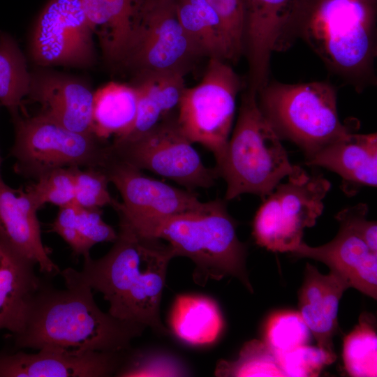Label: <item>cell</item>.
<instances>
[{
  "mask_svg": "<svg viewBox=\"0 0 377 377\" xmlns=\"http://www.w3.org/2000/svg\"><path fill=\"white\" fill-rule=\"evenodd\" d=\"M98 259L84 258L81 270L64 271L101 293L112 316L150 327L158 334L170 333L161 318V302L172 248L161 239L140 235L119 221L117 238Z\"/></svg>",
  "mask_w": 377,
  "mask_h": 377,
  "instance_id": "cell-1",
  "label": "cell"
},
{
  "mask_svg": "<svg viewBox=\"0 0 377 377\" xmlns=\"http://www.w3.org/2000/svg\"><path fill=\"white\" fill-rule=\"evenodd\" d=\"M60 274L64 289L43 281L21 331L13 336L15 350L54 349L74 353L130 350L133 339L146 327L103 312L90 287L63 270Z\"/></svg>",
  "mask_w": 377,
  "mask_h": 377,
  "instance_id": "cell-2",
  "label": "cell"
},
{
  "mask_svg": "<svg viewBox=\"0 0 377 377\" xmlns=\"http://www.w3.org/2000/svg\"><path fill=\"white\" fill-rule=\"evenodd\" d=\"M226 202L216 199L202 209L168 216L119 218L140 235L166 241L175 257L191 259L198 285L231 276L253 292L246 268V246L238 239L237 223Z\"/></svg>",
  "mask_w": 377,
  "mask_h": 377,
  "instance_id": "cell-3",
  "label": "cell"
},
{
  "mask_svg": "<svg viewBox=\"0 0 377 377\" xmlns=\"http://www.w3.org/2000/svg\"><path fill=\"white\" fill-rule=\"evenodd\" d=\"M295 26L329 71L357 91L374 84L376 0H300Z\"/></svg>",
  "mask_w": 377,
  "mask_h": 377,
  "instance_id": "cell-4",
  "label": "cell"
},
{
  "mask_svg": "<svg viewBox=\"0 0 377 377\" xmlns=\"http://www.w3.org/2000/svg\"><path fill=\"white\" fill-rule=\"evenodd\" d=\"M215 169L226 183V201L246 193L264 200L284 178L302 169L290 163L258 107L256 91L248 88L242 94L235 128Z\"/></svg>",
  "mask_w": 377,
  "mask_h": 377,
  "instance_id": "cell-5",
  "label": "cell"
},
{
  "mask_svg": "<svg viewBox=\"0 0 377 377\" xmlns=\"http://www.w3.org/2000/svg\"><path fill=\"white\" fill-rule=\"evenodd\" d=\"M257 101L281 140L297 145L306 159L351 132L339 119L337 90L328 82H268L257 91Z\"/></svg>",
  "mask_w": 377,
  "mask_h": 377,
  "instance_id": "cell-6",
  "label": "cell"
},
{
  "mask_svg": "<svg viewBox=\"0 0 377 377\" xmlns=\"http://www.w3.org/2000/svg\"><path fill=\"white\" fill-rule=\"evenodd\" d=\"M15 140L10 155L19 175L38 179L58 168H103L110 154V144L94 135L70 131L41 113L15 117Z\"/></svg>",
  "mask_w": 377,
  "mask_h": 377,
  "instance_id": "cell-7",
  "label": "cell"
},
{
  "mask_svg": "<svg viewBox=\"0 0 377 377\" xmlns=\"http://www.w3.org/2000/svg\"><path fill=\"white\" fill-rule=\"evenodd\" d=\"M241 87L230 63L209 59L202 80L186 87L177 108L176 119L182 133L210 151L216 165L223 158L230 136Z\"/></svg>",
  "mask_w": 377,
  "mask_h": 377,
  "instance_id": "cell-8",
  "label": "cell"
},
{
  "mask_svg": "<svg viewBox=\"0 0 377 377\" xmlns=\"http://www.w3.org/2000/svg\"><path fill=\"white\" fill-rule=\"evenodd\" d=\"M279 183L257 210L253 235L260 246L273 252H293L304 230L315 225L324 209L331 183L323 174L302 168Z\"/></svg>",
  "mask_w": 377,
  "mask_h": 377,
  "instance_id": "cell-9",
  "label": "cell"
},
{
  "mask_svg": "<svg viewBox=\"0 0 377 377\" xmlns=\"http://www.w3.org/2000/svg\"><path fill=\"white\" fill-rule=\"evenodd\" d=\"M173 114L146 133L131 139L114 140L113 154L140 170L173 180L193 191L209 188L219 177L207 168L192 142L182 133Z\"/></svg>",
  "mask_w": 377,
  "mask_h": 377,
  "instance_id": "cell-10",
  "label": "cell"
},
{
  "mask_svg": "<svg viewBox=\"0 0 377 377\" xmlns=\"http://www.w3.org/2000/svg\"><path fill=\"white\" fill-rule=\"evenodd\" d=\"M199 57L179 21L175 0H154L121 65L135 75L173 71L186 73Z\"/></svg>",
  "mask_w": 377,
  "mask_h": 377,
  "instance_id": "cell-11",
  "label": "cell"
},
{
  "mask_svg": "<svg viewBox=\"0 0 377 377\" xmlns=\"http://www.w3.org/2000/svg\"><path fill=\"white\" fill-rule=\"evenodd\" d=\"M94 36L81 0H50L32 34L31 58L42 66H90L96 59Z\"/></svg>",
  "mask_w": 377,
  "mask_h": 377,
  "instance_id": "cell-12",
  "label": "cell"
},
{
  "mask_svg": "<svg viewBox=\"0 0 377 377\" xmlns=\"http://www.w3.org/2000/svg\"><path fill=\"white\" fill-rule=\"evenodd\" d=\"M300 0H243L242 54L249 66V88L258 91L269 82L274 52H283L297 38Z\"/></svg>",
  "mask_w": 377,
  "mask_h": 377,
  "instance_id": "cell-13",
  "label": "cell"
},
{
  "mask_svg": "<svg viewBox=\"0 0 377 377\" xmlns=\"http://www.w3.org/2000/svg\"><path fill=\"white\" fill-rule=\"evenodd\" d=\"M362 206V203H359L337 213L335 219L339 230L328 243L312 247L302 242L291 253L297 258H309L325 264L349 288L376 300L377 253L369 248L358 228Z\"/></svg>",
  "mask_w": 377,
  "mask_h": 377,
  "instance_id": "cell-14",
  "label": "cell"
},
{
  "mask_svg": "<svg viewBox=\"0 0 377 377\" xmlns=\"http://www.w3.org/2000/svg\"><path fill=\"white\" fill-rule=\"evenodd\" d=\"M102 169L121 196L122 202L117 200L112 207L119 216L163 217L195 211L206 205L193 191L145 175L141 170L117 158L112 150Z\"/></svg>",
  "mask_w": 377,
  "mask_h": 377,
  "instance_id": "cell-15",
  "label": "cell"
},
{
  "mask_svg": "<svg viewBox=\"0 0 377 377\" xmlns=\"http://www.w3.org/2000/svg\"><path fill=\"white\" fill-rule=\"evenodd\" d=\"M69 353L40 349L0 352V377H108L115 376L127 352Z\"/></svg>",
  "mask_w": 377,
  "mask_h": 377,
  "instance_id": "cell-16",
  "label": "cell"
},
{
  "mask_svg": "<svg viewBox=\"0 0 377 377\" xmlns=\"http://www.w3.org/2000/svg\"><path fill=\"white\" fill-rule=\"evenodd\" d=\"M94 95L75 77L47 71L31 73L28 97L41 105L40 113L70 131L94 135Z\"/></svg>",
  "mask_w": 377,
  "mask_h": 377,
  "instance_id": "cell-17",
  "label": "cell"
},
{
  "mask_svg": "<svg viewBox=\"0 0 377 377\" xmlns=\"http://www.w3.org/2000/svg\"><path fill=\"white\" fill-rule=\"evenodd\" d=\"M38 209L26 191L10 187L0 177V235L42 274L52 277L61 270L43 243Z\"/></svg>",
  "mask_w": 377,
  "mask_h": 377,
  "instance_id": "cell-18",
  "label": "cell"
},
{
  "mask_svg": "<svg viewBox=\"0 0 377 377\" xmlns=\"http://www.w3.org/2000/svg\"><path fill=\"white\" fill-rule=\"evenodd\" d=\"M306 165L322 167L341 178V188L353 196L363 187L377 186V133L350 132L325 146Z\"/></svg>",
  "mask_w": 377,
  "mask_h": 377,
  "instance_id": "cell-19",
  "label": "cell"
},
{
  "mask_svg": "<svg viewBox=\"0 0 377 377\" xmlns=\"http://www.w3.org/2000/svg\"><path fill=\"white\" fill-rule=\"evenodd\" d=\"M154 0H81L105 59L121 65Z\"/></svg>",
  "mask_w": 377,
  "mask_h": 377,
  "instance_id": "cell-20",
  "label": "cell"
},
{
  "mask_svg": "<svg viewBox=\"0 0 377 377\" xmlns=\"http://www.w3.org/2000/svg\"><path fill=\"white\" fill-rule=\"evenodd\" d=\"M304 274L299 293V313L318 346L337 357L333 337L338 327L339 304L349 287L338 275L332 272L324 275L310 263H306Z\"/></svg>",
  "mask_w": 377,
  "mask_h": 377,
  "instance_id": "cell-21",
  "label": "cell"
},
{
  "mask_svg": "<svg viewBox=\"0 0 377 377\" xmlns=\"http://www.w3.org/2000/svg\"><path fill=\"white\" fill-rule=\"evenodd\" d=\"M36 264L16 251L0 235V330L18 334L43 279Z\"/></svg>",
  "mask_w": 377,
  "mask_h": 377,
  "instance_id": "cell-22",
  "label": "cell"
},
{
  "mask_svg": "<svg viewBox=\"0 0 377 377\" xmlns=\"http://www.w3.org/2000/svg\"><path fill=\"white\" fill-rule=\"evenodd\" d=\"M182 71L149 73L135 76L133 84L138 93L134 125L128 135L117 140L131 139L149 131L166 117L175 114L186 89ZM177 113V112H176Z\"/></svg>",
  "mask_w": 377,
  "mask_h": 377,
  "instance_id": "cell-23",
  "label": "cell"
},
{
  "mask_svg": "<svg viewBox=\"0 0 377 377\" xmlns=\"http://www.w3.org/2000/svg\"><path fill=\"white\" fill-rule=\"evenodd\" d=\"M170 325L184 342L193 346L214 343L223 327V319L217 303L200 295H179L173 302Z\"/></svg>",
  "mask_w": 377,
  "mask_h": 377,
  "instance_id": "cell-24",
  "label": "cell"
},
{
  "mask_svg": "<svg viewBox=\"0 0 377 377\" xmlns=\"http://www.w3.org/2000/svg\"><path fill=\"white\" fill-rule=\"evenodd\" d=\"M138 93L134 84L110 82L94 92L93 133L102 140L125 137L137 115Z\"/></svg>",
  "mask_w": 377,
  "mask_h": 377,
  "instance_id": "cell-25",
  "label": "cell"
},
{
  "mask_svg": "<svg viewBox=\"0 0 377 377\" xmlns=\"http://www.w3.org/2000/svg\"><path fill=\"white\" fill-rule=\"evenodd\" d=\"M179 21L199 55L231 63L221 19L207 0H175Z\"/></svg>",
  "mask_w": 377,
  "mask_h": 377,
  "instance_id": "cell-26",
  "label": "cell"
},
{
  "mask_svg": "<svg viewBox=\"0 0 377 377\" xmlns=\"http://www.w3.org/2000/svg\"><path fill=\"white\" fill-rule=\"evenodd\" d=\"M98 208H84L73 202L59 207L52 224V230L58 234L71 247L75 256L89 255L96 244L114 242L117 232L102 217Z\"/></svg>",
  "mask_w": 377,
  "mask_h": 377,
  "instance_id": "cell-27",
  "label": "cell"
},
{
  "mask_svg": "<svg viewBox=\"0 0 377 377\" xmlns=\"http://www.w3.org/2000/svg\"><path fill=\"white\" fill-rule=\"evenodd\" d=\"M31 73L17 42L0 31V103L12 118L23 111V99L29 96Z\"/></svg>",
  "mask_w": 377,
  "mask_h": 377,
  "instance_id": "cell-28",
  "label": "cell"
},
{
  "mask_svg": "<svg viewBox=\"0 0 377 377\" xmlns=\"http://www.w3.org/2000/svg\"><path fill=\"white\" fill-rule=\"evenodd\" d=\"M343 359L351 376H377V336L369 315L362 313L359 324L345 337Z\"/></svg>",
  "mask_w": 377,
  "mask_h": 377,
  "instance_id": "cell-29",
  "label": "cell"
},
{
  "mask_svg": "<svg viewBox=\"0 0 377 377\" xmlns=\"http://www.w3.org/2000/svg\"><path fill=\"white\" fill-rule=\"evenodd\" d=\"M216 376H285L274 352L265 343L251 340L244 345L235 361H220Z\"/></svg>",
  "mask_w": 377,
  "mask_h": 377,
  "instance_id": "cell-30",
  "label": "cell"
},
{
  "mask_svg": "<svg viewBox=\"0 0 377 377\" xmlns=\"http://www.w3.org/2000/svg\"><path fill=\"white\" fill-rule=\"evenodd\" d=\"M189 369L182 360L162 350L127 352L116 376H187Z\"/></svg>",
  "mask_w": 377,
  "mask_h": 377,
  "instance_id": "cell-31",
  "label": "cell"
},
{
  "mask_svg": "<svg viewBox=\"0 0 377 377\" xmlns=\"http://www.w3.org/2000/svg\"><path fill=\"white\" fill-rule=\"evenodd\" d=\"M311 334L299 312H279L266 325L265 343L276 355L307 344Z\"/></svg>",
  "mask_w": 377,
  "mask_h": 377,
  "instance_id": "cell-32",
  "label": "cell"
},
{
  "mask_svg": "<svg viewBox=\"0 0 377 377\" xmlns=\"http://www.w3.org/2000/svg\"><path fill=\"white\" fill-rule=\"evenodd\" d=\"M74 167L52 170L36 179L25 191L39 209L47 203L64 207L74 202Z\"/></svg>",
  "mask_w": 377,
  "mask_h": 377,
  "instance_id": "cell-33",
  "label": "cell"
},
{
  "mask_svg": "<svg viewBox=\"0 0 377 377\" xmlns=\"http://www.w3.org/2000/svg\"><path fill=\"white\" fill-rule=\"evenodd\" d=\"M73 172L74 203L84 208L114 206L117 200L109 192L110 182L102 168L74 167Z\"/></svg>",
  "mask_w": 377,
  "mask_h": 377,
  "instance_id": "cell-34",
  "label": "cell"
},
{
  "mask_svg": "<svg viewBox=\"0 0 377 377\" xmlns=\"http://www.w3.org/2000/svg\"><path fill=\"white\" fill-rule=\"evenodd\" d=\"M285 376H318L323 367L333 363L336 358L318 346L306 344L283 353L276 355Z\"/></svg>",
  "mask_w": 377,
  "mask_h": 377,
  "instance_id": "cell-35",
  "label": "cell"
},
{
  "mask_svg": "<svg viewBox=\"0 0 377 377\" xmlns=\"http://www.w3.org/2000/svg\"><path fill=\"white\" fill-rule=\"evenodd\" d=\"M215 10L226 33L231 63L242 54L243 0H207Z\"/></svg>",
  "mask_w": 377,
  "mask_h": 377,
  "instance_id": "cell-36",
  "label": "cell"
},
{
  "mask_svg": "<svg viewBox=\"0 0 377 377\" xmlns=\"http://www.w3.org/2000/svg\"><path fill=\"white\" fill-rule=\"evenodd\" d=\"M1 156H0V177H1Z\"/></svg>",
  "mask_w": 377,
  "mask_h": 377,
  "instance_id": "cell-37",
  "label": "cell"
}]
</instances>
